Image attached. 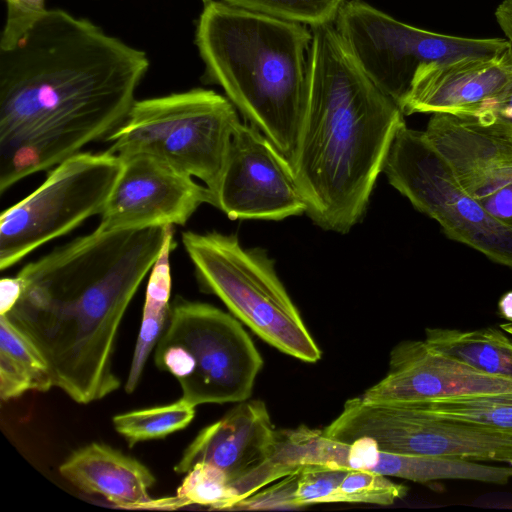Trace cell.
<instances>
[{
	"label": "cell",
	"instance_id": "ac0fdd59",
	"mask_svg": "<svg viewBox=\"0 0 512 512\" xmlns=\"http://www.w3.org/2000/svg\"><path fill=\"white\" fill-rule=\"evenodd\" d=\"M512 84L509 49L497 55H460L422 64L400 104L404 115H471Z\"/></svg>",
	"mask_w": 512,
	"mask_h": 512
},
{
	"label": "cell",
	"instance_id": "e0dca14e",
	"mask_svg": "<svg viewBox=\"0 0 512 512\" xmlns=\"http://www.w3.org/2000/svg\"><path fill=\"white\" fill-rule=\"evenodd\" d=\"M507 391H512V380L436 353L424 340H406L391 350L386 375L361 397L367 401L419 402Z\"/></svg>",
	"mask_w": 512,
	"mask_h": 512
},
{
	"label": "cell",
	"instance_id": "f1b7e54d",
	"mask_svg": "<svg viewBox=\"0 0 512 512\" xmlns=\"http://www.w3.org/2000/svg\"><path fill=\"white\" fill-rule=\"evenodd\" d=\"M348 469L306 465L297 472L295 506L333 503V496Z\"/></svg>",
	"mask_w": 512,
	"mask_h": 512
},
{
	"label": "cell",
	"instance_id": "7c38bea8",
	"mask_svg": "<svg viewBox=\"0 0 512 512\" xmlns=\"http://www.w3.org/2000/svg\"><path fill=\"white\" fill-rule=\"evenodd\" d=\"M210 205L231 220H281L306 213L290 161L254 125L235 129Z\"/></svg>",
	"mask_w": 512,
	"mask_h": 512
},
{
	"label": "cell",
	"instance_id": "836d02e7",
	"mask_svg": "<svg viewBox=\"0 0 512 512\" xmlns=\"http://www.w3.org/2000/svg\"><path fill=\"white\" fill-rule=\"evenodd\" d=\"M500 328H502L505 332L512 336V322L502 324L500 325Z\"/></svg>",
	"mask_w": 512,
	"mask_h": 512
},
{
	"label": "cell",
	"instance_id": "9a60e30c",
	"mask_svg": "<svg viewBox=\"0 0 512 512\" xmlns=\"http://www.w3.org/2000/svg\"><path fill=\"white\" fill-rule=\"evenodd\" d=\"M120 159L122 168L99 229L184 225L200 205L210 202L206 186L161 160L143 154Z\"/></svg>",
	"mask_w": 512,
	"mask_h": 512
},
{
	"label": "cell",
	"instance_id": "ba28073f",
	"mask_svg": "<svg viewBox=\"0 0 512 512\" xmlns=\"http://www.w3.org/2000/svg\"><path fill=\"white\" fill-rule=\"evenodd\" d=\"M341 442L367 438L392 453L512 465V435L446 418L413 402L348 399L322 430Z\"/></svg>",
	"mask_w": 512,
	"mask_h": 512
},
{
	"label": "cell",
	"instance_id": "30bf717a",
	"mask_svg": "<svg viewBox=\"0 0 512 512\" xmlns=\"http://www.w3.org/2000/svg\"><path fill=\"white\" fill-rule=\"evenodd\" d=\"M122 168L108 152H79L48 173L32 193L0 216V269L100 215Z\"/></svg>",
	"mask_w": 512,
	"mask_h": 512
},
{
	"label": "cell",
	"instance_id": "44dd1931",
	"mask_svg": "<svg viewBox=\"0 0 512 512\" xmlns=\"http://www.w3.org/2000/svg\"><path fill=\"white\" fill-rule=\"evenodd\" d=\"M174 230L170 229L161 253L154 263L147 283L138 338L136 341L125 391L132 393L142 377L145 364L160 339L170 312V255L175 248Z\"/></svg>",
	"mask_w": 512,
	"mask_h": 512
},
{
	"label": "cell",
	"instance_id": "277c9868",
	"mask_svg": "<svg viewBox=\"0 0 512 512\" xmlns=\"http://www.w3.org/2000/svg\"><path fill=\"white\" fill-rule=\"evenodd\" d=\"M195 45L209 82L291 161L304 114L311 28L203 1Z\"/></svg>",
	"mask_w": 512,
	"mask_h": 512
},
{
	"label": "cell",
	"instance_id": "603a6c76",
	"mask_svg": "<svg viewBox=\"0 0 512 512\" xmlns=\"http://www.w3.org/2000/svg\"><path fill=\"white\" fill-rule=\"evenodd\" d=\"M413 403L446 418L512 435V391Z\"/></svg>",
	"mask_w": 512,
	"mask_h": 512
},
{
	"label": "cell",
	"instance_id": "6da1fadb",
	"mask_svg": "<svg viewBox=\"0 0 512 512\" xmlns=\"http://www.w3.org/2000/svg\"><path fill=\"white\" fill-rule=\"evenodd\" d=\"M148 68L144 51L48 9L0 50V194L106 139L129 114Z\"/></svg>",
	"mask_w": 512,
	"mask_h": 512
},
{
	"label": "cell",
	"instance_id": "3957f363",
	"mask_svg": "<svg viewBox=\"0 0 512 512\" xmlns=\"http://www.w3.org/2000/svg\"><path fill=\"white\" fill-rule=\"evenodd\" d=\"M310 28L306 102L290 163L306 214L324 230L347 233L366 211L404 114L359 67L334 23Z\"/></svg>",
	"mask_w": 512,
	"mask_h": 512
},
{
	"label": "cell",
	"instance_id": "4fadbf2b",
	"mask_svg": "<svg viewBox=\"0 0 512 512\" xmlns=\"http://www.w3.org/2000/svg\"><path fill=\"white\" fill-rule=\"evenodd\" d=\"M283 476L296 473L306 465L365 470L388 477L418 483L438 480H472L485 482L490 468L477 461L392 453L380 449L367 438L341 442L323 435L322 430L300 426L279 431L274 457Z\"/></svg>",
	"mask_w": 512,
	"mask_h": 512
},
{
	"label": "cell",
	"instance_id": "2e32d148",
	"mask_svg": "<svg viewBox=\"0 0 512 512\" xmlns=\"http://www.w3.org/2000/svg\"><path fill=\"white\" fill-rule=\"evenodd\" d=\"M423 132L465 192L512 226V148L468 115L432 114Z\"/></svg>",
	"mask_w": 512,
	"mask_h": 512
},
{
	"label": "cell",
	"instance_id": "8992f818",
	"mask_svg": "<svg viewBox=\"0 0 512 512\" xmlns=\"http://www.w3.org/2000/svg\"><path fill=\"white\" fill-rule=\"evenodd\" d=\"M240 123L232 102L213 90L195 88L136 100L106 138L111 143L106 151L119 158L152 156L212 191Z\"/></svg>",
	"mask_w": 512,
	"mask_h": 512
},
{
	"label": "cell",
	"instance_id": "d6986e66",
	"mask_svg": "<svg viewBox=\"0 0 512 512\" xmlns=\"http://www.w3.org/2000/svg\"><path fill=\"white\" fill-rule=\"evenodd\" d=\"M59 473L78 490L125 508L149 505V490L156 482L143 463L97 442L73 451L60 465Z\"/></svg>",
	"mask_w": 512,
	"mask_h": 512
},
{
	"label": "cell",
	"instance_id": "ffe728a7",
	"mask_svg": "<svg viewBox=\"0 0 512 512\" xmlns=\"http://www.w3.org/2000/svg\"><path fill=\"white\" fill-rule=\"evenodd\" d=\"M424 341L436 353L488 375L512 380V336L502 328H427Z\"/></svg>",
	"mask_w": 512,
	"mask_h": 512
},
{
	"label": "cell",
	"instance_id": "83f0119b",
	"mask_svg": "<svg viewBox=\"0 0 512 512\" xmlns=\"http://www.w3.org/2000/svg\"><path fill=\"white\" fill-rule=\"evenodd\" d=\"M408 488L388 476L348 469L333 496V503H364L388 506L405 497Z\"/></svg>",
	"mask_w": 512,
	"mask_h": 512
},
{
	"label": "cell",
	"instance_id": "f546056e",
	"mask_svg": "<svg viewBox=\"0 0 512 512\" xmlns=\"http://www.w3.org/2000/svg\"><path fill=\"white\" fill-rule=\"evenodd\" d=\"M6 17L0 38V50L14 47L48 10L45 0H4Z\"/></svg>",
	"mask_w": 512,
	"mask_h": 512
},
{
	"label": "cell",
	"instance_id": "7a4b0ae2",
	"mask_svg": "<svg viewBox=\"0 0 512 512\" xmlns=\"http://www.w3.org/2000/svg\"><path fill=\"white\" fill-rule=\"evenodd\" d=\"M172 227L96 228L18 272L22 293L5 316L43 355L54 387L76 403L121 386L113 371L120 325Z\"/></svg>",
	"mask_w": 512,
	"mask_h": 512
},
{
	"label": "cell",
	"instance_id": "9c48e42d",
	"mask_svg": "<svg viewBox=\"0 0 512 512\" xmlns=\"http://www.w3.org/2000/svg\"><path fill=\"white\" fill-rule=\"evenodd\" d=\"M383 171L419 212L436 220L450 239L512 269V226L491 216L461 187L423 131L400 127Z\"/></svg>",
	"mask_w": 512,
	"mask_h": 512
},
{
	"label": "cell",
	"instance_id": "d4e9b609",
	"mask_svg": "<svg viewBox=\"0 0 512 512\" xmlns=\"http://www.w3.org/2000/svg\"><path fill=\"white\" fill-rule=\"evenodd\" d=\"M176 497L183 505L212 509H233L241 500L226 473L208 463H197L185 474Z\"/></svg>",
	"mask_w": 512,
	"mask_h": 512
},
{
	"label": "cell",
	"instance_id": "4dcf8cb0",
	"mask_svg": "<svg viewBox=\"0 0 512 512\" xmlns=\"http://www.w3.org/2000/svg\"><path fill=\"white\" fill-rule=\"evenodd\" d=\"M296 482L297 472L276 480V483L268 488H261L241 500L233 509L296 508L294 501Z\"/></svg>",
	"mask_w": 512,
	"mask_h": 512
},
{
	"label": "cell",
	"instance_id": "5bb4252c",
	"mask_svg": "<svg viewBox=\"0 0 512 512\" xmlns=\"http://www.w3.org/2000/svg\"><path fill=\"white\" fill-rule=\"evenodd\" d=\"M278 442L265 403L242 401L197 434L174 471L186 474L197 463L212 464L226 473L243 500L274 482L271 463Z\"/></svg>",
	"mask_w": 512,
	"mask_h": 512
},
{
	"label": "cell",
	"instance_id": "52a82bcc",
	"mask_svg": "<svg viewBox=\"0 0 512 512\" xmlns=\"http://www.w3.org/2000/svg\"><path fill=\"white\" fill-rule=\"evenodd\" d=\"M154 361L177 379L181 398L195 407L248 400L263 365L234 315L182 297L171 303Z\"/></svg>",
	"mask_w": 512,
	"mask_h": 512
},
{
	"label": "cell",
	"instance_id": "1f68e13d",
	"mask_svg": "<svg viewBox=\"0 0 512 512\" xmlns=\"http://www.w3.org/2000/svg\"><path fill=\"white\" fill-rule=\"evenodd\" d=\"M22 293V282L16 275L4 277L0 281V315L12 310Z\"/></svg>",
	"mask_w": 512,
	"mask_h": 512
},
{
	"label": "cell",
	"instance_id": "4316f807",
	"mask_svg": "<svg viewBox=\"0 0 512 512\" xmlns=\"http://www.w3.org/2000/svg\"><path fill=\"white\" fill-rule=\"evenodd\" d=\"M495 18L509 42L512 57V0H503L497 6ZM468 116L483 130L512 148V84L500 96Z\"/></svg>",
	"mask_w": 512,
	"mask_h": 512
},
{
	"label": "cell",
	"instance_id": "5b68a950",
	"mask_svg": "<svg viewBox=\"0 0 512 512\" xmlns=\"http://www.w3.org/2000/svg\"><path fill=\"white\" fill-rule=\"evenodd\" d=\"M181 239L202 290L279 351L308 363L320 360L321 349L264 250L246 249L236 235L217 231H185Z\"/></svg>",
	"mask_w": 512,
	"mask_h": 512
},
{
	"label": "cell",
	"instance_id": "d6a6232c",
	"mask_svg": "<svg viewBox=\"0 0 512 512\" xmlns=\"http://www.w3.org/2000/svg\"><path fill=\"white\" fill-rule=\"evenodd\" d=\"M500 314L503 318L512 322V291L505 293L498 304Z\"/></svg>",
	"mask_w": 512,
	"mask_h": 512
},
{
	"label": "cell",
	"instance_id": "cb8c5ba5",
	"mask_svg": "<svg viewBox=\"0 0 512 512\" xmlns=\"http://www.w3.org/2000/svg\"><path fill=\"white\" fill-rule=\"evenodd\" d=\"M195 408L180 398L167 405L115 415L112 422L129 447H133L139 442L161 439L186 428L195 417Z\"/></svg>",
	"mask_w": 512,
	"mask_h": 512
},
{
	"label": "cell",
	"instance_id": "7402d4cb",
	"mask_svg": "<svg viewBox=\"0 0 512 512\" xmlns=\"http://www.w3.org/2000/svg\"><path fill=\"white\" fill-rule=\"evenodd\" d=\"M54 387L49 366L37 347L9 320L0 315V398L10 401L34 390Z\"/></svg>",
	"mask_w": 512,
	"mask_h": 512
},
{
	"label": "cell",
	"instance_id": "8fae6325",
	"mask_svg": "<svg viewBox=\"0 0 512 512\" xmlns=\"http://www.w3.org/2000/svg\"><path fill=\"white\" fill-rule=\"evenodd\" d=\"M333 23L359 67L399 107L420 65L509 49L505 37L471 38L425 30L361 0H347Z\"/></svg>",
	"mask_w": 512,
	"mask_h": 512
},
{
	"label": "cell",
	"instance_id": "484cf974",
	"mask_svg": "<svg viewBox=\"0 0 512 512\" xmlns=\"http://www.w3.org/2000/svg\"><path fill=\"white\" fill-rule=\"evenodd\" d=\"M206 1V0H203ZM246 10L305 24L333 23L347 0H219Z\"/></svg>",
	"mask_w": 512,
	"mask_h": 512
}]
</instances>
